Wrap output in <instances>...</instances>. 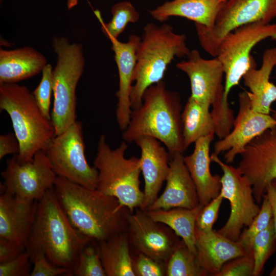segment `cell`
Masks as SVG:
<instances>
[{"instance_id": "cell-1", "label": "cell", "mask_w": 276, "mask_h": 276, "mask_svg": "<svg viewBox=\"0 0 276 276\" xmlns=\"http://www.w3.org/2000/svg\"><path fill=\"white\" fill-rule=\"evenodd\" d=\"M53 190L72 225L91 241H105L127 231L132 212L117 198L59 176Z\"/></svg>"}, {"instance_id": "cell-2", "label": "cell", "mask_w": 276, "mask_h": 276, "mask_svg": "<svg viewBox=\"0 0 276 276\" xmlns=\"http://www.w3.org/2000/svg\"><path fill=\"white\" fill-rule=\"evenodd\" d=\"M181 110L179 94L168 90L162 80L145 91L141 106L132 110L122 138L131 143L141 136H151L164 144L170 156L183 153Z\"/></svg>"}, {"instance_id": "cell-3", "label": "cell", "mask_w": 276, "mask_h": 276, "mask_svg": "<svg viewBox=\"0 0 276 276\" xmlns=\"http://www.w3.org/2000/svg\"><path fill=\"white\" fill-rule=\"evenodd\" d=\"M80 233L63 211L53 188L38 201L35 221L27 251L29 255L43 253L54 265L72 272L79 254L89 242Z\"/></svg>"}, {"instance_id": "cell-4", "label": "cell", "mask_w": 276, "mask_h": 276, "mask_svg": "<svg viewBox=\"0 0 276 276\" xmlns=\"http://www.w3.org/2000/svg\"><path fill=\"white\" fill-rule=\"evenodd\" d=\"M184 34H176L168 24L157 26L150 23L144 28V33L136 53V63L130 93L132 109L143 103L145 91L162 81L175 57L188 56L190 50Z\"/></svg>"}, {"instance_id": "cell-5", "label": "cell", "mask_w": 276, "mask_h": 276, "mask_svg": "<svg viewBox=\"0 0 276 276\" xmlns=\"http://www.w3.org/2000/svg\"><path fill=\"white\" fill-rule=\"evenodd\" d=\"M0 109L9 114L20 145L17 154L29 160L39 150H45L56 132L51 119L38 107L32 93L16 83L0 84Z\"/></svg>"}, {"instance_id": "cell-6", "label": "cell", "mask_w": 276, "mask_h": 276, "mask_svg": "<svg viewBox=\"0 0 276 276\" xmlns=\"http://www.w3.org/2000/svg\"><path fill=\"white\" fill-rule=\"evenodd\" d=\"M127 147L126 142L123 141L112 150L107 144L105 135H101L94 166L98 171L96 189L117 198L122 205L133 212L142 207L144 193L140 189V158L135 156L126 158Z\"/></svg>"}, {"instance_id": "cell-7", "label": "cell", "mask_w": 276, "mask_h": 276, "mask_svg": "<svg viewBox=\"0 0 276 276\" xmlns=\"http://www.w3.org/2000/svg\"><path fill=\"white\" fill-rule=\"evenodd\" d=\"M187 57L188 60L178 62L176 67L189 77L190 97L212 106L211 113L215 125V134L220 140L222 139L231 132L235 121L234 111L224 96L223 65L217 57L203 58L197 50L191 51Z\"/></svg>"}, {"instance_id": "cell-8", "label": "cell", "mask_w": 276, "mask_h": 276, "mask_svg": "<svg viewBox=\"0 0 276 276\" xmlns=\"http://www.w3.org/2000/svg\"><path fill=\"white\" fill-rule=\"evenodd\" d=\"M52 46L57 60L53 70L54 101L51 120L57 135L76 121V88L85 62L80 43H70L66 37H55Z\"/></svg>"}, {"instance_id": "cell-9", "label": "cell", "mask_w": 276, "mask_h": 276, "mask_svg": "<svg viewBox=\"0 0 276 276\" xmlns=\"http://www.w3.org/2000/svg\"><path fill=\"white\" fill-rule=\"evenodd\" d=\"M276 41V23L257 21L239 27L227 34L218 47L216 57L222 63L225 77L224 96L237 85L245 74L256 64L251 51L260 41Z\"/></svg>"}, {"instance_id": "cell-10", "label": "cell", "mask_w": 276, "mask_h": 276, "mask_svg": "<svg viewBox=\"0 0 276 276\" xmlns=\"http://www.w3.org/2000/svg\"><path fill=\"white\" fill-rule=\"evenodd\" d=\"M57 176L90 189H96L98 171L87 163L82 125L76 121L56 135L44 150Z\"/></svg>"}, {"instance_id": "cell-11", "label": "cell", "mask_w": 276, "mask_h": 276, "mask_svg": "<svg viewBox=\"0 0 276 276\" xmlns=\"http://www.w3.org/2000/svg\"><path fill=\"white\" fill-rule=\"evenodd\" d=\"M275 18L276 0H227L214 26L195 24L196 31L202 48L216 57L220 42L228 33L255 22L270 23Z\"/></svg>"}, {"instance_id": "cell-12", "label": "cell", "mask_w": 276, "mask_h": 276, "mask_svg": "<svg viewBox=\"0 0 276 276\" xmlns=\"http://www.w3.org/2000/svg\"><path fill=\"white\" fill-rule=\"evenodd\" d=\"M211 158L223 172L220 194L229 201L231 205L230 215L226 223L217 232L237 241L242 228L251 224L260 207L256 203L250 182L237 168L224 163L214 152Z\"/></svg>"}, {"instance_id": "cell-13", "label": "cell", "mask_w": 276, "mask_h": 276, "mask_svg": "<svg viewBox=\"0 0 276 276\" xmlns=\"http://www.w3.org/2000/svg\"><path fill=\"white\" fill-rule=\"evenodd\" d=\"M1 190L21 197L38 201L53 188L57 175L53 170L44 150L37 151L32 159H20L17 154L6 162Z\"/></svg>"}, {"instance_id": "cell-14", "label": "cell", "mask_w": 276, "mask_h": 276, "mask_svg": "<svg viewBox=\"0 0 276 276\" xmlns=\"http://www.w3.org/2000/svg\"><path fill=\"white\" fill-rule=\"evenodd\" d=\"M126 232L131 251L166 264L182 242L170 227L139 208L129 214Z\"/></svg>"}, {"instance_id": "cell-15", "label": "cell", "mask_w": 276, "mask_h": 276, "mask_svg": "<svg viewBox=\"0 0 276 276\" xmlns=\"http://www.w3.org/2000/svg\"><path fill=\"white\" fill-rule=\"evenodd\" d=\"M240 155L237 168L250 182L255 199L260 203L267 185L276 179V126L252 140Z\"/></svg>"}, {"instance_id": "cell-16", "label": "cell", "mask_w": 276, "mask_h": 276, "mask_svg": "<svg viewBox=\"0 0 276 276\" xmlns=\"http://www.w3.org/2000/svg\"><path fill=\"white\" fill-rule=\"evenodd\" d=\"M239 103L238 113L232 131L214 145V153L217 155L226 152L224 158L226 164L234 162L236 157L243 152L252 140L267 129L276 126V118L251 109L247 91L239 94Z\"/></svg>"}, {"instance_id": "cell-17", "label": "cell", "mask_w": 276, "mask_h": 276, "mask_svg": "<svg viewBox=\"0 0 276 276\" xmlns=\"http://www.w3.org/2000/svg\"><path fill=\"white\" fill-rule=\"evenodd\" d=\"M0 237L26 249L35 221L38 201L1 190Z\"/></svg>"}, {"instance_id": "cell-18", "label": "cell", "mask_w": 276, "mask_h": 276, "mask_svg": "<svg viewBox=\"0 0 276 276\" xmlns=\"http://www.w3.org/2000/svg\"><path fill=\"white\" fill-rule=\"evenodd\" d=\"M108 38L112 44L111 49L114 53L119 76V89L116 93L118 101L116 119L120 129L124 131L128 125L132 110L130 93L136 63V53L141 38L136 35H131L126 42H121L112 37Z\"/></svg>"}, {"instance_id": "cell-19", "label": "cell", "mask_w": 276, "mask_h": 276, "mask_svg": "<svg viewBox=\"0 0 276 276\" xmlns=\"http://www.w3.org/2000/svg\"><path fill=\"white\" fill-rule=\"evenodd\" d=\"M141 149V171L144 186V199L142 207L147 211L158 197L169 171L170 154L156 139L141 136L134 141Z\"/></svg>"}, {"instance_id": "cell-20", "label": "cell", "mask_w": 276, "mask_h": 276, "mask_svg": "<svg viewBox=\"0 0 276 276\" xmlns=\"http://www.w3.org/2000/svg\"><path fill=\"white\" fill-rule=\"evenodd\" d=\"M183 154L177 153L170 156L165 189L147 211L176 208L192 209L199 204L196 186L185 163Z\"/></svg>"}, {"instance_id": "cell-21", "label": "cell", "mask_w": 276, "mask_h": 276, "mask_svg": "<svg viewBox=\"0 0 276 276\" xmlns=\"http://www.w3.org/2000/svg\"><path fill=\"white\" fill-rule=\"evenodd\" d=\"M215 133L199 139L195 142L193 152L184 156V162L194 182L199 204L204 206L220 193L221 176L212 175L210 170L212 161L210 145Z\"/></svg>"}, {"instance_id": "cell-22", "label": "cell", "mask_w": 276, "mask_h": 276, "mask_svg": "<svg viewBox=\"0 0 276 276\" xmlns=\"http://www.w3.org/2000/svg\"><path fill=\"white\" fill-rule=\"evenodd\" d=\"M195 234L197 257L208 275L215 276L226 262L248 254L238 241L213 230L204 232L196 227Z\"/></svg>"}, {"instance_id": "cell-23", "label": "cell", "mask_w": 276, "mask_h": 276, "mask_svg": "<svg viewBox=\"0 0 276 276\" xmlns=\"http://www.w3.org/2000/svg\"><path fill=\"white\" fill-rule=\"evenodd\" d=\"M276 65V47L266 50L259 68L252 67L243 76L244 85L251 109L257 112L270 114L271 106L276 101V85L270 81L271 72Z\"/></svg>"}, {"instance_id": "cell-24", "label": "cell", "mask_w": 276, "mask_h": 276, "mask_svg": "<svg viewBox=\"0 0 276 276\" xmlns=\"http://www.w3.org/2000/svg\"><path fill=\"white\" fill-rule=\"evenodd\" d=\"M227 0H172L149 11L155 20L163 22L171 16L192 20L208 28H213Z\"/></svg>"}, {"instance_id": "cell-25", "label": "cell", "mask_w": 276, "mask_h": 276, "mask_svg": "<svg viewBox=\"0 0 276 276\" xmlns=\"http://www.w3.org/2000/svg\"><path fill=\"white\" fill-rule=\"evenodd\" d=\"M48 64L45 57L34 48L0 49V84L16 83L33 77Z\"/></svg>"}, {"instance_id": "cell-26", "label": "cell", "mask_w": 276, "mask_h": 276, "mask_svg": "<svg viewBox=\"0 0 276 276\" xmlns=\"http://www.w3.org/2000/svg\"><path fill=\"white\" fill-rule=\"evenodd\" d=\"M96 243L107 276H135L126 232Z\"/></svg>"}, {"instance_id": "cell-27", "label": "cell", "mask_w": 276, "mask_h": 276, "mask_svg": "<svg viewBox=\"0 0 276 276\" xmlns=\"http://www.w3.org/2000/svg\"><path fill=\"white\" fill-rule=\"evenodd\" d=\"M203 206L200 204L192 209L176 208L146 211L155 221L170 227L184 242L189 249L197 255L196 248V220Z\"/></svg>"}, {"instance_id": "cell-28", "label": "cell", "mask_w": 276, "mask_h": 276, "mask_svg": "<svg viewBox=\"0 0 276 276\" xmlns=\"http://www.w3.org/2000/svg\"><path fill=\"white\" fill-rule=\"evenodd\" d=\"M210 107L190 97L181 113L182 135L186 150L201 137L215 133Z\"/></svg>"}, {"instance_id": "cell-29", "label": "cell", "mask_w": 276, "mask_h": 276, "mask_svg": "<svg viewBox=\"0 0 276 276\" xmlns=\"http://www.w3.org/2000/svg\"><path fill=\"white\" fill-rule=\"evenodd\" d=\"M197 255L182 242L170 256L166 264L167 276H205Z\"/></svg>"}, {"instance_id": "cell-30", "label": "cell", "mask_w": 276, "mask_h": 276, "mask_svg": "<svg viewBox=\"0 0 276 276\" xmlns=\"http://www.w3.org/2000/svg\"><path fill=\"white\" fill-rule=\"evenodd\" d=\"M112 18L107 23L104 22L98 10L94 13L101 25L104 34L108 37L118 38L129 23H135L140 19V14L133 5L128 1L120 2L114 4L111 9Z\"/></svg>"}, {"instance_id": "cell-31", "label": "cell", "mask_w": 276, "mask_h": 276, "mask_svg": "<svg viewBox=\"0 0 276 276\" xmlns=\"http://www.w3.org/2000/svg\"><path fill=\"white\" fill-rule=\"evenodd\" d=\"M276 247V236L273 219L268 226L255 238L251 248L254 261L253 276L259 275L265 264Z\"/></svg>"}, {"instance_id": "cell-32", "label": "cell", "mask_w": 276, "mask_h": 276, "mask_svg": "<svg viewBox=\"0 0 276 276\" xmlns=\"http://www.w3.org/2000/svg\"><path fill=\"white\" fill-rule=\"evenodd\" d=\"M73 275L107 276L96 241L89 242L81 250Z\"/></svg>"}, {"instance_id": "cell-33", "label": "cell", "mask_w": 276, "mask_h": 276, "mask_svg": "<svg viewBox=\"0 0 276 276\" xmlns=\"http://www.w3.org/2000/svg\"><path fill=\"white\" fill-rule=\"evenodd\" d=\"M272 217L270 202L265 194L259 213L247 226L248 228L241 232L237 240L247 253H251L252 245L255 237L268 226Z\"/></svg>"}, {"instance_id": "cell-34", "label": "cell", "mask_w": 276, "mask_h": 276, "mask_svg": "<svg viewBox=\"0 0 276 276\" xmlns=\"http://www.w3.org/2000/svg\"><path fill=\"white\" fill-rule=\"evenodd\" d=\"M53 68L48 63L42 71L40 83L32 93L43 114L51 119V98L53 93Z\"/></svg>"}, {"instance_id": "cell-35", "label": "cell", "mask_w": 276, "mask_h": 276, "mask_svg": "<svg viewBox=\"0 0 276 276\" xmlns=\"http://www.w3.org/2000/svg\"><path fill=\"white\" fill-rule=\"evenodd\" d=\"M135 276L166 275V263L131 250Z\"/></svg>"}, {"instance_id": "cell-36", "label": "cell", "mask_w": 276, "mask_h": 276, "mask_svg": "<svg viewBox=\"0 0 276 276\" xmlns=\"http://www.w3.org/2000/svg\"><path fill=\"white\" fill-rule=\"evenodd\" d=\"M254 268V261L251 252L227 261L215 276H251Z\"/></svg>"}, {"instance_id": "cell-37", "label": "cell", "mask_w": 276, "mask_h": 276, "mask_svg": "<svg viewBox=\"0 0 276 276\" xmlns=\"http://www.w3.org/2000/svg\"><path fill=\"white\" fill-rule=\"evenodd\" d=\"M30 256L33 264L30 276L73 275L69 269L53 265L42 252H34Z\"/></svg>"}, {"instance_id": "cell-38", "label": "cell", "mask_w": 276, "mask_h": 276, "mask_svg": "<svg viewBox=\"0 0 276 276\" xmlns=\"http://www.w3.org/2000/svg\"><path fill=\"white\" fill-rule=\"evenodd\" d=\"M223 199L220 193L202 208L196 220V227L198 230L204 232L213 230L214 224L218 218Z\"/></svg>"}, {"instance_id": "cell-39", "label": "cell", "mask_w": 276, "mask_h": 276, "mask_svg": "<svg viewBox=\"0 0 276 276\" xmlns=\"http://www.w3.org/2000/svg\"><path fill=\"white\" fill-rule=\"evenodd\" d=\"M32 264L30 255L26 250L15 258L0 263V276H30Z\"/></svg>"}, {"instance_id": "cell-40", "label": "cell", "mask_w": 276, "mask_h": 276, "mask_svg": "<svg viewBox=\"0 0 276 276\" xmlns=\"http://www.w3.org/2000/svg\"><path fill=\"white\" fill-rule=\"evenodd\" d=\"M26 250L12 241L0 237V263L15 258Z\"/></svg>"}, {"instance_id": "cell-41", "label": "cell", "mask_w": 276, "mask_h": 276, "mask_svg": "<svg viewBox=\"0 0 276 276\" xmlns=\"http://www.w3.org/2000/svg\"><path fill=\"white\" fill-rule=\"evenodd\" d=\"M20 145L15 133H9L0 135V159L8 154H18Z\"/></svg>"}, {"instance_id": "cell-42", "label": "cell", "mask_w": 276, "mask_h": 276, "mask_svg": "<svg viewBox=\"0 0 276 276\" xmlns=\"http://www.w3.org/2000/svg\"><path fill=\"white\" fill-rule=\"evenodd\" d=\"M265 195L268 198L272 210L273 221L276 236V179L272 180L267 186ZM270 276H276V263L271 272Z\"/></svg>"}, {"instance_id": "cell-43", "label": "cell", "mask_w": 276, "mask_h": 276, "mask_svg": "<svg viewBox=\"0 0 276 276\" xmlns=\"http://www.w3.org/2000/svg\"><path fill=\"white\" fill-rule=\"evenodd\" d=\"M79 0H67V8L70 10L73 8L74 7L76 6Z\"/></svg>"}, {"instance_id": "cell-44", "label": "cell", "mask_w": 276, "mask_h": 276, "mask_svg": "<svg viewBox=\"0 0 276 276\" xmlns=\"http://www.w3.org/2000/svg\"><path fill=\"white\" fill-rule=\"evenodd\" d=\"M275 68H276V65H275ZM274 117L276 118V113H275V117Z\"/></svg>"}]
</instances>
